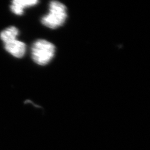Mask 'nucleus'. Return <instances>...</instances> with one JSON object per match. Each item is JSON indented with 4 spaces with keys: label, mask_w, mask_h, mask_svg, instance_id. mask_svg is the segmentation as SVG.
I'll return each mask as SVG.
<instances>
[{
    "label": "nucleus",
    "mask_w": 150,
    "mask_h": 150,
    "mask_svg": "<svg viewBox=\"0 0 150 150\" xmlns=\"http://www.w3.org/2000/svg\"><path fill=\"white\" fill-rule=\"evenodd\" d=\"M55 47L53 44L45 40H38L31 48V56L34 62L39 65L48 64L54 57Z\"/></svg>",
    "instance_id": "2"
},
{
    "label": "nucleus",
    "mask_w": 150,
    "mask_h": 150,
    "mask_svg": "<svg viewBox=\"0 0 150 150\" xmlns=\"http://www.w3.org/2000/svg\"><path fill=\"white\" fill-rule=\"evenodd\" d=\"M19 35V30L15 26H10L6 28L0 33V38L4 44H6L13 40H17Z\"/></svg>",
    "instance_id": "5"
},
{
    "label": "nucleus",
    "mask_w": 150,
    "mask_h": 150,
    "mask_svg": "<svg viewBox=\"0 0 150 150\" xmlns=\"http://www.w3.org/2000/svg\"><path fill=\"white\" fill-rule=\"evenodd\" d=\"M4 45L6 51L15 58H21L26 53V46L25 43L18 40L9 42Z\"/></svg>",
    "instance_id": "3"
},
{
    "label": "nucleus",
    "mask_w": 150,
    "mask_h": 150,
    "mask_svg": "<svg viewBox=\"0 0 150 150\" xmlns=\"http://www.w3.org/2000/svg\"><path fill=\"white\" fill-rule=\"evenodd\" d=\"M49 10L48 15L42 18V24L51 29L62 26L67 18V9L64 4L59 1H51Z\"/></svg>",
    "instance_id": "1"
},
{
    "label": "nucleus",
    "mask_w": 150,
    "mask_h": 150,
    "mask_svg": "<svg viewBox=\"0 0 150 150\" xmlns=\"http://www.w3.org/2000/svg\"><path fill=\"white\" fill-rule=\"evenodd\" d=\"M39 1L36 0H14L10 6L11 11L16 15H22L26 8L35 6Z\"/></svg>",
    "instance_id": "4"
}]
</instances>
